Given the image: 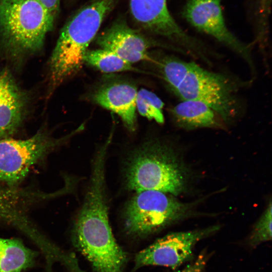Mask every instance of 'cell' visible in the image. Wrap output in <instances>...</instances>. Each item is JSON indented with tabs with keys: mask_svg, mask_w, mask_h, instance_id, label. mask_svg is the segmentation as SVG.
<instances>
[{
	"mask_svg": "<svg viewBox=\"0 0 272 272\" xmlns=\"http://www.w3.org/2000/svg\"><path fill=\"white\" fill-rule=\"evenodd\" d=\"M8 199V192L6 186L0 182V214L5 209Z\"/></svg>",
	"mask_w": 272,
	"mask_h": 272,
	"instance_id": "cell-22",
	"label": "cell"
},
{
	"mask_svg": "<svg viewBox=\"0 0 272 272\" xmlns=\"http://www.w3.org/2000/svg\"><path fill=\"white\" fill-rule=\"evenodd\" d=\"M106 156L95 155L90 180L73 231L74 244L97 272H122L126 254L116 242L109 222Z\"/></svg>",
	"mask_w": 272,
	"mask_h": 272,
	"instance_id": "cell-1",
	"label": "cell"
},
{
	"mask_svg": "<svg viewBox=\"0 0 272 272\" xmlns=\"http://www.w3.org/2000/svg\"><path fill=\"white\" fill-rule=\"evenodd\" d=\"M271 4V0H256L255 3V43L258 44L264 53L268 47Z\"/></svg>",
	"mask_w": 272,
	"mask_h": 272,
	"instance_id": "cell-19",
	"label": "cell"
},
{
	"mask_svg": "<svg viewBox=\"0 0 272 272\" xmlns=\"http://www.w3.org/2000/svg\"><path fill=\"white\" fill-rule=\"evenodd\" d=\"M220 229L215 225L205 229L169 233L158 239L135 256V269L157 265L176 268L189 260L193 249L200 240Z\"/></svg>",
	"mask_w": 272,
	"mask_h": 272,
	"instance_id": "cell-10",
	"label": "cell"
},
{
	"mask_svg": "<svg viewBox=\"0 0 272 272\" xmlns=\"http://www.w3.org/2000/svg\"><path fill=\"white\" fill-rule=\"evenodd\" d=\"M134 20L143 28L167 39L185 54L207 62L211 50L201 41L187 34L170 14L167 0H129Z\"/></svg>",
	"mask_w": 272,
	"mask_h": 272,
	"instance_id": "cell-8",
	"label": "cell"
},
{
	"mask_svg": "<svg viewBox=\"0 0 272 272\" xmlns=\"http://www.w3.org/2000/svg\"><path fill=\"white\" fill-rule=\"evenodd\" d=\"M271 202L269 204L256 222L249 237V244L255 247L271 239Z\"/></svg>",
	"mask_w": 272,
	"mask_h": 272,
	"instance_id": "cell-20",
	"label": "cell"
},
{
	"mask_svg": "<svg viewBox=\"0 0 272 272\" xmlns=\"http://www.w3.org/2000/svg\"><path fill=\"white\" fill-rule=\"evenodd\" d=\"M238 87L227 76L208 71L192 62L173 93L181 100H196L207 104L228 123L235 119L241 109Z\"/></svg>",
	"mask_w": 272,
	"mask_h": 272,
	"instance_id": "cell-5",
	"label": "cell"
},
{
	"mask_svg": "<svg viewBox=\"0 0 272 272\" xmlns=\"http://www.w3.org/2000/svg\"><path fill=\"white\" fill-rule=\"evenodd\" d=\"M116 2L92 0L76 12L63 26L49 61V78L53 88L82 69L90 44Z\"/></svg>",
	"mask_w": 272,
	"mask_h": 272,
	"instance_id": "cell-2",
	"label": "cell"
},
{
	"mask_svg": "<svg viewBox=\"0 0 272 272\" xmlns=\"http://www.w3.org/2000/svg\"><path fill=\"white\" fill-rule=\"evenodd\" d=\"M190 208L189 204L161 191L136 192L124 207V229L132 236L148 235L184 218Z\"/></svg>",
	"mask_w": 272,
	"mask_h": 272,
	"instance_id": "cell-6",
	"label": "cell"
},
{
	"mask_svg": "<svg viewBox=\"0 0 272 272\" xmlns=\"http://www.w3.org/2000/svg\"><path fill=\"white\" fill-rule=\"evenodd\" d=\"M37 256L21 240L0 237V272H24L34 265Z\"/></svg>",
	"mask_w": 272,
	"mask_h": 272,
	"instance_id": "cell-15",
	"label": "cell"
},
{
	"mask_svg": "<svg viewBox=\"0 0 272 272\" xmlns=\"http://www.w3.org/2000/svg\"><path fill=\"white\" fill-rule=\"evenodd\" d=\"M182 16L194 28L226 46L247 64L252 73L255 72L251 45L244 43L227 27L220 0H189Z\"/></svg>",
	"mask_w": 272,
	"mask_h": 272,
	"instance_id": "cell-9",
	"label": "cell"
},
{
	"mask_svg": "<svg viewBox=\"0 0 272 272\" xmlns=\"http://www.w3.org/2000/svg\"><path fill=\"white\" fill-rule=\"evenodd\" d=\"M82 130L79 126L71 134L59 139L39 131L29 139L11 138L0 140V182L10 186H18L30 169L56 147Z\"/></svg>",
	"mask_w": 272,
	"mask_h": 272,
	"instance_id": "cell-7",
	"label": "cell"
},
{
	"mask_svg": "<svg viewBox=\"0 0 272 272\" xmlns=\"http://www.w3.org/2000/svg\"><path fill=\"white\" fill-rule=\"evenodd\" d=\"M55 20L39 0H0L1 42L13 55L35 52Z\"/></svg>",
	"mask_w": 272,
	"mask_h": 272,
	"instance_id": "cell-4",
	"label": "cell"
},
{
	"mask_svg": "<svg viewBox=\"0 0 272 272\" xmlns=\"http://www.w3.org/2000/svg\"><path fill=\"white\" fill-rule=\"evenodd\" d=\"M50 14L56 19L59 11L60 0H39Z\"/></svg>",
	"mask_w": 272,
	"mask_h": 272,
	"instance_id": "cell-21",
	"label": "cell"
},
{
	"mask_svg": "<svg viewBox=\"0 0 272 272\" xmlns=\"http://www.w3.org/2000/svg\"><path fill=\"white\" fill-rule=\"evenodd\" d=\"M96 43L101 48L110 50L132 64L141 61L152 62L153 57L149 50L153 46L176 50L149 39L122 20L113 22L100 33L96 38Z\"/></svg>",
	"mask_w": 272,
	"mask_h": 272,
	"instance_id": "cell-11",
	"label": "cell"
},
{
	"mask_svg": "<svg viewBox=\"0 0 272 272\" xmlns=\"http://www.w3.org/2000/svg\"><path fill=\"white\" fill-rule=\"evenodd\" d=\"M186 177L175 152L160 141H151L138 147L125 164L126 187L135 192L156 190L177 195L186 187Z\"/></svg>",
	"mask_w": 272,
	"mask_h": 272,
	"instance_id": "cell-3",
	"label": "cell"
},
{
	"mask_svg": "<svg viewBox=\"0 0 272 272\" xmlns=\"http://www.w3.org/2000/svg\"><path fill=\"white\" fill-rule=\"evenodd\" d=\"M84 63L105 73L121 72H145L134 67L132 64L122 59L115 53L103 48L88 50L84 57Z\"/></svg>",
	"mask_w": 272,
	"mask_h": 272,
	"instance_id": "cell-17",
	"label": "cell"
},
{
	"mask_svg": "<svg viewBox=\"0 0 272 272\" xmlns=\"http://www.w3.org/2000/svg\"><path fill=\"white\" fill-rule=\"evenodd\" d=\"M25 95L11 75L0 71V140L11 138L18 130L24 119Z\"/></svg>",
	"mask_w": 272,
	"mask_h": 272,
	"instance_id": "cell-13",
	"label": "cell"
},
{
	"mask_svg": "<svg viewBox=\"0 0 272 272\" xmlns=\"http://www.w3.org/2000/svg\"><path fill=\"white\" fill-rule=\"evenodd\" d=\"M164 103L154 93L145 89L138 91L136 109L143 116L158 123L164 122Z\"/></svg>",
	"mask_w": 272,
	"mask_h": 272,
	"instance_id": "cell-18",
	"label": "cell"
},
{
	"mask_svg": "<svg viewBox=\"0 0 272 272\" xmlns=\"http://www.w3.org/2000/svg\"><path fill=\"white\" fill-rule=\"evenodd\" d=\"M152 56L153 61L152 63L156 66L158 72L157 75L163 80L173 92L186 76L192 61H186L171 54H161Z\"/></svg>",
	"mask_w": 272,
	"mask_h": 272,
	"instance_id": "cell-16",
	"label": "cell"
},
{
	"mask_svg": "<svg viewBox=\"0 0 272 272\" xmlns=\"http://www.w3.org/2000/svg\"><path fill=\"white\" fill-rule=\"evenodd\" d=\"M137 87L124 79H113L102 84L92 95V100L98 105L119 116L130 131L136 128Z\"/></svg>",
	"mask_w": 272,
	"mask_h": 272,
	"instance_id": "cell-12",
	"label": "cell"
},
{
	"mask_svg": "<svg viewBox=\"0 0 272 272\" xmlns=\"http://www.w3.org/2000/svg\"><path fill=\"white\" fill-rule=\"evenodd\" d=\"M174 122L187 129L220 127L219 115L207 104L196 100H181L170 110Z\"/></svg>",
	"mask_w": 272,
	"mask_h": 272,
	"instance_id": "cell-14",
	"label": "cell"
}]
</instances>
